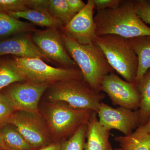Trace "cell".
<instances>
[{
  "label": "cell",
  "mask_w": 150,
  "mask_h": 150,
  "mask_svg": "<svg viewBox=\"0 0 150 150\" xmlns=\"http://www.w3.org/2000/svg\"><path fill=\"white\" fill-rule=\"evenodd\" d=\"M96 35L114 34L130 38L150 35V27L137 15L134 0H121L115 7L97 11Z\"/></svg>",
  "instance_id": "cell-1"
},
{
  "label": "cell",
  "mask_w": 150,
  "mask_h": 150,
  "mask_svg": "<svg viewBox=\"0 0 150 150\" xmlns=\"http://www.w3.org/2000/svg\"><path fill=\"white\" fill-rule=\"evenodd\" d=\"M61 34L67 52L79 67L84 80L95 91L101 92L105 76L114 71L101 49L95 42L81 44L65 33Z\"/></svg>",
  "instance_id": "cell-2"
},
{
  "label": "cell",
  "mask_w": 150,
  "mask_h": 150,
  "mask_svg": "<svg viewBox=\"0 0 150 150\" xmlns=\"http://www.w3.org/2000/svg\"><path fill=\"white\" fill-rule=\"evenodd\" d=\"M95 42L114 71L130 83L137 77L139 62L128 38L114 34L96 35Z\"/></svg>",
  "instance_id": "cell-3"
},
{
  "label": "cell",
  "mask_w": 150,
  "mask_h": 150,
  "mask_svg": "<svg viewBox=\"0 0 150 150\" xmlns=\"http://www.w3.org/2000/svg\"><path fill=\"white\" fill-rule=\"evenodd\" d=\"M50 86L48 97L51 102H64L74 108L96 113L105 97L104 93L95 91L83 79L62 81Z\"/></svg>",
  "instance_id": "cell-4"
},
{
  "label": "cell",
  "mask_w": 150,
  "mask_h": 150,
  "mask_svg": "<svg viewBox=\"0 0 150 150\" xmlns=\"http://www.w3.org/2000/svg\"><path fill=\"white\" fill-rule=\"evenodd\" d=\"M93 112L52 102L46 106L45 117L52 137L60 139L71 137L81 126L88 124Z\"/></svg>",
  "instance_id": "cell-5"
},
{
  "label": "cell",
  "mask_w": 150,
  "mask_h": 150,
  "mask_svg": "<svg viewBox=\"0 0 150 150\" xmlns=\"http://www.w3.org/2000/svg\"><path fill=\"white\" fill-rule=\"evenodd\" d=\"M15 63L26 81L50 86L70 79H83L80 70L76 68H55L38 58H20L14 56Z\"/></svg>",
  "instance_id": "cell-6"
},
{
  "label": "cell",
  "mask_w": 150,
  "mask_h": 150,
  "mask_svg": "<svg viewBox=\"0 0 150 150\" xmlns=\"http://www.w3.org/2000/svg\"><path fill=\"white\" fill-rule=\"evenodd\" d=\"M7 123L14 126L34 149L47 146L52 137L47 123L39 112L15 111Z\"/></svg>",
  "instance_id": "cell-7"
},
{
  "label": "cell",
  "mask_w": 150,
  "mask_h": 150,
  "mask_svg": "<svg viewBox=\"0 0 150 150\" xmlns=\"http://www.w3.org/2000/svg\"><path fill=\"white\" fill-rule=\"evenodd\" d=\"M31 39L48 61H54L64 68H75L76 64L67 52L62 34L57 28L36 30Z\"/></svg>",
  "instance_id": "cell-8"
},
{
  "label": "cell",
  "mask_w": 150,
  "mask_h": 150,
  "mask_svg": "<svg viewBox=\"0 0 150 150\" xmlns=\"http://www.w3.org/2000/svg\"><path fill=\"white\" fill-rule=\"evenodd\" d=\"M101 91L107 94L112 104L131 110H139L140 95L137 85L122 79L114 72L105 76Z\"/></svg>",
  "instance_id": "cell-9"
},
{
  "label": "cell",
  "mask_w": 150,
  "mask_h": 150,
  "mask_svg": "<svg viewBox=\"0 0 150 150\" xmlns=\"http://www.w3.org/2000/svg\"><path fill=\"white\" fill-rule=\"evenodd\" d=\"M97 114L103 126L110 131L118 130L124 136L130 135L140 126L139 110L122 107L114 108L102 102Z\"/></svg>",
  "instance_id": "cell-10"
},
{
  "label": "cell",
  "mask_w": 150,
  "mask_h": 150,
  "mask_svg": "<svg viewBox=\"0 0 150 150\" xmlns=\"http://www.w3.org/2000/svg\"><path fill=\"white\" fill-rule=\"evenodd\" d=\"M50 86L26 81L11 86L5 95L16 111L39 112L38 103Z\"/></svg>",
  "instance_id": "cell-11"
},
{
  "label": "cell",
  "mask_w": 150,
  "mask_h": 150,
  "mask_svg": "<svg viewBox=\"0 0 150 150\" xmlns=\"http://www.w3.org/2000/svg\"><path fill=\"white\" fill-rule=\"evenodd\" d=\"M94 8L93 0H88L84 8L62 28L63 32L80 44L93 43L96 36Z\"/></svg>",
  "instance_id": "cell-12"
},
{
  "label": "cell",
  "mask_w": 150,
  "mask_h": 150,
  "mask_svg": "<svg viewBox=\"0 0 150 150\" xmlns=\"http://www.w3.org/2000/svg\"><path fill=\"white\" fill-rule=\"evenodd\" d=\"M11 54L20 58H38L48 61L35 46L32 39L20 35L0 41V56Z\"/></svg>",
  "instance_id": "cell-13"
},
{
  "label": "cell",
  "mask_w": 150,
  "mask_h": 150,
  "mask_svg": "<svg viewBox=\"0 0 150 150\" xmlns=\"http://www.w3.org/2000/svg\"><path fill=\"white\" fill-rule=\"evenodd\" d=\"M110 131L100 123L94 112L87 125L85 150H113L109 141Z\"/></svg>",
  "instance_id": "cell-14"
},
{
  "label": "cell",
  "mask_w": 150,
  "mask_h": 150,
  "mask_svg": "<svg viewBox=\"0 0 150 150\" xmlns=\"http://www.w3.org/2000/svg\"><path fill=\"white\" fill-rule=\"evenodd\" d=\"M7 13L18 19L22 18L27 20L33 24L41 27L57 29H62L64 27L61 21L49 13L47 8H38L30 9L23 11L10 12Z\"/></svg>",
  "instance_id": "cell-15"
},
{
  "label": "cell",
  "mask_w": 150,
  "mask_h": 150,
  "mask_svg": "<svg viewBox=\"0 0 150 150\" xmlns=\"http://www.w3.org/2000/svg\"><path fill=\"white\" fill-rule=\"evenodd\" d=\"M139 62L138 72L134 83H137L150 68V35H143L129 39Z\"/></svg>",
  "instance_id": "cell-16"
},
{
  "label": "cell",
  "mask_w": 150,
  "mask_h": 150,
  "mask_svg": "<svg viewBox=\"0 0 150 150\" xmlns=\"http://www.w3.org/2000/svg\"><path fill=\"white\" fill-rule=\"evenodd\" d=\"M136 84L140 95L139 110L141 126L147 123L150 119V68Z\"/></svg>",
  "instance_id": "cell-17"
},
{
  "label": "cell",
  "mask_w": 150,
  "mask_h": 150,
  "mask_svg": "<svg viewBox=\"0 0 150 150\" xmlns=\"http://www.w3.org/2000/svg\"><path fill=\"white\" fill-rule=\"evenodd\" d=\"M36 30L30 23L21 21L7 13H0V37Z\"/></svg>",
  "instance_id": "cell-18"
},
{
  "label": "cell",
  "mask_w": 150,
  "mask_h": 150,
  "mask_svg": "<svg viewBox=\"0 0 150 150\" xmlns=\"http://www.w3.org/2000/svg\"><path fill=\"white\" fill-rule=\"evenodd\" d=\"M5 150H33L28 144L12 125L7 123L0 129Z\"/></svg>",
  "instance_id": "cell-19"
},
{
  "label": "cell",
  "mask_w": 150,
  "mask_h": 150,
  "mask_svg": "<svg viewBox=\"0 0 150 150\" xmlns=\"http://www.w3.org/2000/svg\"><path fill=\"white\" fill-rule=\"evenodd\" d=\"M26 81L13 59H0V92L12 84Z\"/></svg>",
  "instance_id": "cell-20"
},
{
  "label": "cell",
  "mask_w": 150,
  "mask_h": 150,
  "mask_svg": "<svg viewBox=\"0 0 150 150\" xmlns=\"http://www.w3.org/2000/svg\"><path fill=\"white\" fill-rule=\"evenodd\" d=\"M115 142L124 150H150V134L135 130L128 136H116Z\"/></svg>",
  "instance_id": "cell-21"
},
{
  "label": "cell",
  "mask_w": 150,
  "mask_h": 150,
  "mask_svg": "<svg viewBox=\"0 0 150 150\" xmlns=\"http://www.w3.org/2000/svg\"><path fill=\"white\" fill-rule=\"evenodd\" d=\"M48 10L54 17L67 25L76 15L70 9L67 0H48Z\"/></svg>",
  "instance_id": "cell-22"
},
{
  "label": "cell",
  "mask_w": 150,
  "mask_h": 150,
  "mask_svg": "<svg viewBox=\"0 0 150 150\" xmlns=\"http://www.w3.org/2000/svg\"><path fill=\"white\" fill-rule=\"evenodd\" d=\"M39 0H0V13L20 12L38 7Z\"/></svg>",
  "instance_id": "cell-23"
},
{
  "label": "cell",
  "mask_w": 150,
  "mask_h": 150,
  "mask_svg": "<svg viewBox=\"0 0 150 150\" xmlns=\"http://www.w3.org/2000/svg\"><path fill=\"white\" fill-rule=\"evenodd\" d=\"M87 125L81 126L69 139L63 141L60 150H85Z\"/></svg>",
  "instance_id": "cell-24"
},
{
  "label": "cell",
  "mask_w": 150,
  "mask_h": 150,
  "mask_svg": "<svg viewBox=\"0 0 150 150\" xmlns=\"http://www.w3.org/2000/svg\"><path fill=\"white\" fill-rule=\"evenodd\" d=\"M15 111L6 96L0 92V126L7 124Z\"/></svg>",
  "instance_id": "cell-25"
},
{
  "label": "cell",
  "mask_w": 150,
  "mask_h": 150,
  "mask_svg": "<svg viewBox=\"0 0 150 150\" xmlns=\"http://www.w3.org/2000/svg\"><path fill=\"white\" fill-rule=\"evenodd\" d=\"M137 15L146 24H150V1L134 0Z\"/></svg>",
  "instance_id": "cell-26"
},
{
  "label": "cell",
  "mask_w": 150,
  "mask_h": 150,
  "mask_svg": "<svg viewBox=\"0 0 150 150\" xmlns=\"http://www.w3.org/2000/svg\"><path fill=\"white\" fill-rule=\"evenodd\" d=\"M121 0H93L95 8L97 11L112 8L118 6Z\"/></svg>",
  "instance_id": "cell-27"
},
{
  "label": "cell",
  "mask_w": 150,
  "mask_h": 150,
  "mask_svg": "<svg viewBox=\"0 0 150 150\" xmlns=\"http://www.w3.org/2000/svg\"><path fill=\"white\" fill-rule=\"evenodd\" d=\"M70 9L74 13L77 14L86 6V4L81 0H67Z\"/></svg>",
  "instance_id": "cell-28"
},
{
  "label": "cell",
  "mask_w": 150,
  "mask_h": 150,
  "mask_svg": "<svg viewBox=\"0 0 150 150\" xmlns=\"http://www.w3.org/2000/svg\"><path fill=\"white\" fill-rule=\"evenodd\" d=\"M61 143L60 142L52 143L41 148L39 150H60Z\"/></svg>",
  "instance_id": "cell-29"
},
{
  "label": "cell",
  "mask_w": 150,
  "mask_h": 150,
  "mask_svg": "<svg viewBox=\"0 0 150 150\" xmlns=\"http://www.w3.org/2000/svg\"><path fill=\"white\" fill-rule=\"evenodd\" d=\"M136 130L150 134V119L147 123L143 126H139Z\"/></svg>",
  "instance_id": "cell-30"
},
{
  "label": "cell",
  "mask_w": 150,
  "mask_h": 150,
  "mask_svg": "<svg viewBox=\"0 0 150 150\" xmlns=\"http://www.w3.org/2000/svg\"><path fill=\"white\" fill-rule=\"evenodd\" d=\"M0 149L5 150L4 145V143H3L2 139L1 134H0Z\"/></svg>",
  "instance_id": "cell-31"
},
{
  "label": "cell",
  "mask_w": 150,
  "mask_h": 150,
  "mask_svg": "<svg viewBox=\"0 0 150 150\" xmlns=\"http://www.w3.org/2000/svg\"><path fill=\"white\" fill-rule=\"evenodd\" d=\"M115 150H123V149H121V148H119V149H115Z\"/></svg>",
  "instance_id": "cell-32"
},
{
  "label": "cell",
  "mask_w": 150,
  "mask_h": 150,
  "mask_svg": "<svg viewBox=\"0 0 150 150\" xmlns=\"http://www.w3.org/2000/svg\"><path fill=\"white\" fill-rule=\"evenodd\" d=\"M0 150H2V149H0Z\"/></svg>",
  "instance_id": "cell-33"
}]
</instances>
